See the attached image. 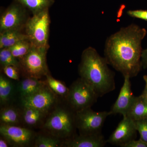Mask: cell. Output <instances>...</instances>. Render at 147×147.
I'll list each match as a JSON object with an SVG mask.
<instances>
[{
  "mask_svg": "<svg viewBox=\"0 0 147 147\" xmlns=\"http://www.w3.org/2000/svg\"><path fill=\"white\" fill-rule=\"evenodd\" d=\"M146 34V29L132 24L108 37L104 50L108 64L123 77L137 76L142 68V42Z\"/></svg>",
  "mask_w": 147,
  "mask_h": 147,
  "instance_id": "obj_1",
  "label": "cell"
},
{
  "mask_svg": "<svg viewBox=\"0 0 147 147\" xmlns=\"http://www.w3.org/2000/svg\"><path fill=\"white\" fill-rule=\"evenodd\" d=\"M108 65L94 47H87L82 53L78 67L79 76L92 87L99 97L115 89V72Z\"/></svg>",
  "mask_w": 147,
  "mask_h": 147,
  "instance_id": "obj_2",
  "label": "cell"
},
{
  "mask_svg": "<svg viewBox=\"0 0 147 147\" xmlns=\"http://www.w3.org/2000/svg\"><path fill=\"white\" fill-rule=\"evenodd\" d=\"M75 115L65 100L61 99L48 114L41 128L63 141L67 140L76 134Z\"/></svg>",
  "mask_w": 147,
  "mask_h": 147,
  "instance_id": "obj_3",
  "label": "cell"
},
{
  "mask_svg": "<svg viewBox=\"0 0 147 147\" xmlns=\"http://www.w3.org/2000/svg\"><path fill=\"white\" fill-rule=\"evenodd\" d=\"M50 24L49 9L30 17L24 32L33 46L48 50Z\"/></svg>",
  "mask_w": 147,
  "mask_h": 147,
  "instance_id": "obj_4",
  "label": "cell"
},
{
  "mask_svg": "<svg viewBox=\"0 0 147 147\" xmlns=\"http://www.w3.org/2000/svg\"><path fill=\"white\" fill-rule=\"evenodd\" d=\"M47 50L32 46L27 55L19 59V69L22 76L40 79L50 73L46 59Z\"/></svg>",
  "mask_w": 147,
  "mask_h": 147,
  "instance_id": "obj_5",
  "label": "cell"
},
{
  "mask_svg": "<svg viewBox=\"0 0 147 147\" xmlns=\"http://www.w3.org/2000/svg\"><path fill=\"white\" fill-rule=\"evenodd\" d=\"M69 88L68 94L65 100L76 113L91 108L99 97L92 87L80 77Z\"/></svg>",
  "mask_w": 147,
  "mask_h": 147,
  "instance_id": "obj_6",
  "label": "cell"
},
{
  "mask_svg": "<svg viewBox=\"0 0 147 147\" xmlns=\"http://www.w3.org/2000/svg\"><path fill=\"white\" fill-rule=\"evenodd\" d=\"M111 115L110 111L95 112L91 108L76 112L75 121L79 134L89 135L101 133L106 118Z\"/></svg>",
  "mask_w": 147,
  "mask_h": 147,
  "instance_id": "obj_7",
  "label": "cell"
},
{
  "mask_svg": "<svg viewBox=\"0 0 147 147\" xmlns=\"http://www.w3.org/2000/svg\"><path fill=\"white\" fill-rule=\"evenodd\" d=\"M29 11L13 1L3 12L0 18V33L9 31H24L30 18Z\"/></svg>",
  "mask_w": 147,
  "mask_h": 147,
  "instance_id": "obj_8",
  "label": "cell"
},
{
  "mask_svg": "<svg viewBox=\"0 0 147 147\" xmlns=\"http://www.w3.org/2000/svg\"><path fill=\"white\" fill-rule=\"evenodd\" d=\"M46 84L32 94L20 100L21 107H30L48 115L61 100Z\"/></svg>",
  "mask_w": 147,
  "mask_h": 147,
  "instance_id": "obj_9",
  "label": "cell"
},
{
  "mask_svg": "<svg viewBox=\"0 0 147 147\" xmlns=\"http://www.w3.org/2000/svg\"><path fill=\"white\" fill-rule=\"evenodd\" d=\"M0 134L8 141L10 146L24 147L34 144L36 133L24 126L0 125Z\"/></svg>",
  "mask_w": 147,
  "mask_h": 147,
  "instance_id": "obj_10",
  "label": "cell"
},
{
  "mask_svg": "<svg viewBox=\"0 0 147 147\" xmlns=\"http://www.w3.org/2000/svg\"><path fill=\"white\" fill-rule=\"evenodd\" d=\"M134 121L128 117H123L117 128L107 140L111 144L123 147L137 136Z\"/></svg>",
  "mask_w": 147,
  "mask_h": 147,
  "instance_id": "obj_11",
  "label": "cell"
},
{
  "mask_svg": "<svg viewBox=\"0 0 147 147\" xmlns=\"http://www.w3.org/2000/svg\"><path fill=\"white\" fill-rule=\"evenodd\" d=\"M124 78L123 85L118 97L110 111L112 115L120 114L125 117H126L135 96L131 91L130 77L125 76Z\"/></svg>",
  "mask_w": 147,
  "mask_h": 147,
  "instance_id": "obj_12",
  "label": "cell"
},
{
  "mask_svg": "<svg viewBox=\"0 0 147 147\" xmlns=\"http://www.w3.org/2000/svg\"><path fill=\"white\" fill-rule=\"evenodd\" d=\"M107 143L101 133L89 135L76 134L72 138L63 141L61 147H103Z\"/></svg>",
  "mask_w": 147,
  "mask_h": 147,
  "instance_id": "obj_13",
  "label": "cell"
},
{
  "mask_svg": "<svg viewBox=\"0 0 147 147\" xmlns=\"http://www.w3.org/2000/svg\"><path fill=\"white\" fill-rule=\"evenodd\" d=\"M22 124L24 127L31 129L41 128L47 115L40 110L30 107H22Z\"/></svg>",
  "mask_w": 147,
  "mask_h": 147,
  "instance_id": "obj_14",
  "label": "cell"
},
{
  "mask_svg": "<svg viewBox=\"0 0 147 147\" xmlns=\"http://www.w3.org/2000/svg\"><path fill=\"white\" fill-rule=\"evenodd\" d=\"M46 83L40 79L31 77H24L16 85V94L20 100L32 94L45 86Z\"/></svg>",
  "mask_w": 147,
  "mask_h": 147,
  "instance_id": "obj_15",
  "label": "cell"
},
{
  "mask_svg": "<svg viewBox=\"0 0 147 147\" xmlns=\"http://www.w3.org/2000/svg\"><path fill=\"white\" fill-rule=\"evenodd\" d=\"M1 125H18L22 124V110L12 104L1 107Z\"/></svg>",
  "mask_w": 147,
  "mask_h": 147,
  "instance_id": "obj_16",
  "label": "cell"
},
{
  "mask_svg": "<svg viewBox=\"0 0 147 147\" xmlns=\"http://www.w3.org/2000/svg\"><path fill=\"white\" fill-rule=\"evenodd\" d=\"M5 75H0V104L2 107L11 104L14 96L16 94V86Z\"/></svg>",
  "mask_w": 147,
  "mask_h": 147,
  "instance_id": "obj_17",
  "label": "cell"
},
{
  "mask_svg": "<svg viewBox=\"0 0 147 147\" xmlns=\"http://www.w3.org/2000/svg\"><path fill=\"white\" fill-rule=\"evenodd\" d=\"M126 116L134 121L147 119V101L142 95L135 96Z\"/></svg>",
  "mask_w": 147,
  "mask_h": 147,
  "instance_id": "obj_18",
  "label": "cell"
},
{
  "mask_svg": "<svg viewBox=\"0 0 147 147\" xmlns=\"http://www.w3.org/2000/svg\"><path fill=\"white\" fill-rule=\"evenodd\" d=\"M26 40L28 38L24 31H9L0 33V49L9 48Z\"/></svg>",
  "mask_w": 147,
  "mask_h": 147,
  "instance_id": "obj_19",
  "label": "cell"
},
{
  "mask_svg": "<svg viewBox=\"0 0 147 147\" xmlns=\"http://www.w3.org/2000/svg\"><path fill=\"white\" fill-rule=\"evenodd\" d=\"M30 11L32 15L49 9L55 3V0H13Z\"/></svg>",
  "mask_w": 147,
  "mask_h": 147,
  "instance_id": "obj_20",
  "label": "cell"
},
{
  "mask_svg": "<svg viewBox=\"0 0 147 147\" xmlns=\"http://www.w3.org/2000/svg\"><path fill=\"white\" fill-rule=\"evenodd\" d=\"M45 78V82L50 89L61 99L65 100L68 94L69 88L63 82L53 78L50 73L46 75Z\"/></svg>",
  "mask_w": 147,
  "mask_h": 147,
  "instance_id": "obj_21",
  "label": "cell"
},
{
  "mask_svg": "<svg viewBox=\"0 0 147 147\" xmlns=\"http://www.w3.org/2000/svg\"><path fill=\"white\" fill-rule=\"evenodd\" d=\"M44 133L37 134L35 138L34 147H59L61 146L63 141L57 137L43 131Z\"/></svg>",
  "mask_w": 147,
  "mask_h": 147,
  "instance_id": "obj_22",
  "label": "cell"
},
{
  "mask_svg": "<svg viewBox=\"0 0 147 147\" xmlns=\"http://www.w3.org/2000/svg\"><path fill=\"white\" fill-rule=\"evenodd\" d=\"M28 40H22L9 47L13 56L18 60L27 55L32 47Z\"/></svg>",
  "mask_w": 147,
  "mask_h": 147,
  "instance_id": "obj_23",
  "label": "cell"
},
{
  "mask_svg": "<svg viewBox=\"0 0 147 147\" xmlns=\"http://www.w3.org/2000/svg\"><path fill=\"white\" fill-rule=\"evenodd\" d=\"M0 63L2 68L12 65L19 69V60L13 56L9 48L0 49Z\"/></svg>",
  "mask_w": 147,
  "mask_h": 147,
  "instance_id": "obj_24",
  "label": "cell"
},
{
  "mask_svg": "<svg viewBox=\"0 0 147 147\" xmlns=\"http://www.w3.org/2000/svg\"><path fill=\"white\" fill-rule=\"evenodd\" d=\"M135 128L139 132L141 140L147 143V119L134 121Z\"/></svg>",
  "mask_w": 147,
  "mask_h": 147,
  "instance_id": "obj_25",
  "label": "cell"
},
{
  "mask_svg": "<svg viewBox=\"0 0 147 147\" xmlns=\"http://www.w3.org/2000/svg\"><path fill=\"white\" fill-rule=\"evenodd\" d=\"M2 69L5 75L9 79L20 81L21 72L18 67L14 66H7L3 68Z\"/></svg>",
  "mask_w": 147,
  "mask_h": 147,
  "instance_id": "obj_26",
  "label": "cell"
},
{
  "mask_svg": "<svg viewBox=\"0 0 147 147\" xmlns=\"http://www.w3.org/2000/svg\"><path fill=\"white\" fill-rule=\"evenodd\" d=\"M127 14L132 18L147 21V9L129 10L127 11Z\"/></svg>",
  "mask_w": 147,
  "mask_h": 147,
  "instance_id": "obj_27",
  "label": "cell"
},
{
  "mask_svg": "<svg viewBox=\"0 0 147 147\" xmlns=\"http://www.w3.org/2000/svg\"><path fill=\"white\" fill-rule=\"evenodd\" d=\"M123 147H147V143L141 139L138 140L133 139L125 144Z\"/></svg>",
  "mask_w": 147,
  "mask_h": 147,
  "instance_id": "obj_28",
  "label": "cell"
},
{
  "mask_svg": "<svg viewBox=\"0 0 147 147\" xmlns=\"http://www.w3.org/2000/svg\"><path fill=\"white\" fill-rule=\"evenodd\" d=\"M141 64L142 68H147V48L142 51V57H141Z\"/></svg>",
  "mask_w": 147,
  "mask_h": 147,
  "instance_id": "obj_29",
  "label": "cell"
},
{
  "mask_svg": "<svg viewBox=\"0 0 147 147\" xmlns=\"http://www.w3.org/2000/svg\"><path fill=\"white\" fill-rule=\"evenodd\" d=\"M10 146L8 141L4 137L1 136L0 137V147H8Z\"/></svg>",
  "mask_w": 147,
  "mask_h": 147,
  "instance_id": "obj_30",
  "label": "cell"
},
{
  "mask_svg": "<svg viewBox=\"0 0 147 147\" xmlns=\"http://www.w3.org/2000/svg\"><path fill=\"white\" fill-rule=\"evenodd\" d=\"M142 96L147 101V90L145 88L142 94Z\"/></svg>",
  "mask_w": 147,
  "mask_h": 147,
  "instance_id": "obj_31",
  "label": "cell"
},
{
  "mask_svg": "<svg viewBox=\"0 0 147 147\" xmlns=\"http://www.w3.org/2000/svg\"><path fill=\"white\" fill-rule=\"evenodd\" d=\"M143 78H144V80L145 82H146V87H145V89L147 90V75H144L143 76Z\"/></svg>",
  "mask_w": 147,
  "mask_h": 147,
  "instance_id": "obj_32",
  "label": "cell"
}]
</instances>
